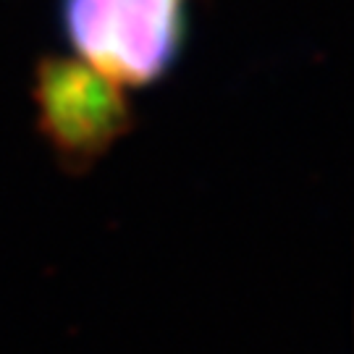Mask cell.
<instances>
[{
  "label": "cell",
  "instance_id": "7a4b0ae2",
  "mask_svg": "<svg viewBox=\"0 0 354 354\" xmlns=\"http://www.w3.org/2000/svg\"><path fill=\"white\" fill-rule=\"evenodd\" d=\"M42 108L55 137L74 147L105 140L124 118L118 84L76 64H55L45 71Z\"/></svg>",
  "mask_w": 354,
  "mask_h": 354
},
{
  "label": "cell",
  "instance_id": "6da1fadb",
  "mask_svg": "<svg viewBox=\"0 0 354 354\" xmlns=\"http://www.w3.org/2000/svg\"><path fill=\"white\" fill-rule=\"evenodd\" d=\"M66 26L92 71L113 84H147L178 50L181 0H66Z\"/></svg>",
  "mask_w": 354,
  "mask_h": 354
}]
</instances>
